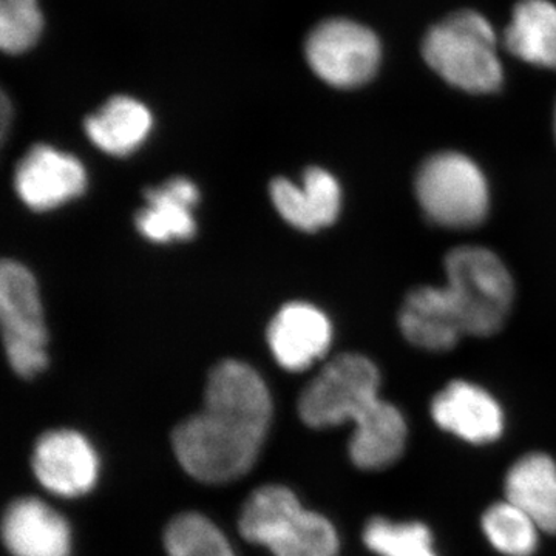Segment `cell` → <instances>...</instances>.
Segmentation results:
<instances>
[{"label":"cell","mask_w":556,"mask_h":556,"mask_svg":"<svg viewBox=\"0 0 556 556\" xmlns=\"http://www.w3.org/2000/svg\"><path fill=\"white\" fill-rule=\"evenodd\" d=\"M379 388V369L372 361L357 353L340 354L300 394V419L316 430L351 422V452H380L396 441L405 419L399 408L380 399Z\"/></svg>","instance_id":"7a4b0ae2"},{"label":"cell","mask_w":556,"mask_h":556,"mask_svg":"<svg viewBox=\"0 0 556 556\" xmlns=\"http://www.w3.org/2000/svg\"><path fill=\"white\" fill-rule=\"evenodd\" d=\"M3 547L11 556H72L73 533L56 508L36 496H20L0 522Z\"/></svg>","instance_id":"8fae6325"},{"label":"cell","mask_w":556,"mask_h":556,"mask_svg":"<svg viewBox=\"0 0 556 556\" xmlns=\"http://www.w3.org/2000/svg\"><path fill=\"white\" fill-rule=\"evenodd\" d=\"M504 46L518 60L556 70V5L551 0H521L504 33Z\"/></svg>","instance_id":"d6986e66"},{"label":"cell","mask_w":556,"mask_h":556,"mask_svg":"<svg viewBox=\"0 0 556 556\" xmlns=\"http://www.w3.org/2000/svg\"><path fill=\"white\" fill-rule=\"evenodd\" d=\"M269 388L251 365L223 361L211 369L203 408L172 431V450L190 478L225 485L257 464L273 422Z\"/></svg>","instance_id":"6da1fadb"},{"label":"cell","mask_w":556,"mask_h":556,"mask_svg":"<svg viewBox=\"0 0 556 556\" xmlns=\"http://www.w3.org/2000/svg\"><path fill=\"white\" fill-rule=\"evenodd\" d=\"M199 201L200 190L188 178H172L146 190V206L135 218L138 232L153 243L192 239L197 232L193 208Z\"/></svg>","instance_id":"2e32d148"},{"label":"cell","mask_w":556,"mask_h":556,"mask_svg":"<svg viewBox=\"0 0 556 556\" xmlns=\"http://www.w3.org/2000/svg\"><path fill=\"white\" fill-rule=\"evenodd\" d=\"M445 273L450 295L466 336L496 334L506 324L515 298L514 280L495 252L460 247L448 252Z\"/></svg>","instance_id":"5b68a950"},{"label":"cell","mask_w":556,"mask_h":556,"mask_svg":"<svg viewBox=\"0 0 556 556\" xmlns=\"http://www.w3.org/2000/svg\"><path fill=\"white\" fill-rule=\"evenodd\" d=\"M422 56L445 83L467 93H495L503 86L496 33L477 11H459L433 25Z\"/></svg>","instance_id":"277c9868"},{"label":"cell","mask_w":556,"mask_h":556,"mask_svg":"<svg viewBox=\"0 0 556 556\" xmlns=\"http://www.w3.org/2000/svg\"><path fill=\"white\" fill-rule=\"evenodd\" d=\"M43 28L38 0H0V47L5 53L30 50Z\"/></svg>","instance_id":"603a6c76"},{"label":"cell","mask_w":556,"mask_h":556,"mask_svg":"<svg viewBox=\"0 0 556 556\" xmlns=\"http://www.w3.org/2000/svg\"><path fill=\"white\" fill-rule=\"evenodd\" d=\"M0 324L11 369L22 379L36 378L49 365V336L38 283L14 260H3L0 266Z\"/></svg>","instance_id":"52a82bcc"},{"label":"cell","mask_w":556,"mask_h":556,"mask_svg":"<svg viewBox=\"0 0 556 556\" xmlns=\"http://www.w3.org/2000/svg\"><path fill=\"white\" fill-rule=\"evenodd\" d=\"M239 532L273 556H338L340 540L332 522L308 510L283 484H266L241 506Z\"/></svg>","instance_id":"3957f363"},{"label":"cell","mask_w":556,"mask_h":556,"mask_svg":"<svg viewBox=\"0 0 556 556\" xmlns=\"http://www.w3.org/2000/svg\"><path fill=\"white\" fill-rule=\"evenodd\" d=\"M87 188L83 163L70 153L38 144L17 164L14 189L25 206L51 211L78 199Z\"/></svg>","instance_id":"30bf717a"},{"label":"cell","mask_w":556,"mask_h":556,"mask_svg":"<svg viewBox=\"0 0 556 556\" xmlns=\"http://www.w3.org/2000/svg\"><path fill=\"white\" fill-rule=\"evenodd\" d=\"M482 529L490 544L506 556L533 555L541 532L533 519L508 500L485 511Z\"/></svg>","instance_id":"44dd1931"},{"label":"cell","mask_w":556,"mask_h":556,"mask_svg":"<svg viewBox=\"0 0 556 556\" xmlns=\"http://www.w3.org/2000/svg\"><path fill=\"white\" fill-rule=\"evenodd\" d=\"M153 127L150 110L130 97H115L86 119V134L102 152L126 156L144 144Z\"/></svg>","instance_id":"e0dca14e"},{"label":"cell","mask_w":556,"mask_h":556,"mask_svg":"<svg viewBox=\"0 0 556 556\" xmlns=\"http://www.w3.org/2000/svg\"><path fill=\"white\" fill-rule=\"evenodd\" d=\"M506 493L541 532L556 535V464L551 457L532 453L519 459L508 471Z\"/></svg>","instance_id":"ac0fdd59"},{"label":"cell","mask_w":556,"mask_h":556,"mask_svg":"<svg viewBox=\"0 0 556 556\" xmlns=\"http://www.w3.org/2000/svg\"><path fill=\"white\" fill-rule=\"evenodd\" d=\"M555 135H556V109H555Z\"/></svg>","instance_id":"cb8c5ba5"},{"label":"cell","mask_w":556,"mask_h":556,"mask_svg":"<svg viewBox=\"0 0 556 556\" xmlns=\"http://www.w3.org/2000/svg\"><path fill=\"white\" fill-rule=\"evenodd\" d=\"M415 192L427 217L442 228H475L489 214L484 174L463 153L441 152L424 161L417 170Z\"/></svg>","instance_id":"8992f818"},{"label":"cell","mask_w":556,"mask_h":556,"mask_svg":"<svg viewBox=\"0 0 556 556\" xmlns=\"http://www.w3.org/2000/svg\"><path fill=\"white\" fill-rule=\"evenodd\" d=\"M431 416L442 430L470 444H489L504 431V413L496 399L464 380L448 383L437 394Z\"/></svg>","instance_id":"4fadbf2b"},{"label":"cell","mask_w":556,"mask_h":556,"mask_svg":"<svg viewBox=\"0 0 556 556\" xmlns=\"http://www.w3.org/2000/svg\"><path fill=\"white\" fill-rule=\"evenodd\" d=\"M314 73L334 89H357L375 78L382 62V43L358 22L336 17L318 24L305 46Z\"/></svg>","instance_id":"ba28073f"},{"label":"cell","mask_w":556,"mask_h":556,"mask_svg":"<svg viewBox=\"0 0 556 556\" xmlns=\"http://www.w3.org/2000/svg\"><path fill=\"white\" fill-rule=\"evenodd\" d=\"M30 466L36 481L51 495H89L98 485L101 457L90 439L72 428H54L40 434L33 447Z\"/></svg>","instance_id":"9c48e42d"},{"label":"cell","mask_w":556,"mask_h":556,"mask_svg":"<svg viewBox=\"0 0 556 556\" xmlns=\"http://www.w3.org/2000/svg\"><path fill=\"white\" fill-rule=\"evenodd\" d=\"M167 556H237L226 533L200 511H181L164 527Z\"/></svg>","instance_id":"ffe728a7"},{"label":"cell","mask_w":556,"mask_h":556,"mask_svg":"<svg viewBox=\"0 0 556 556\" xmlns=\"http://www.w3.org/2000/svg\"><path fill=\"white\" fill-rule=\"evenodd\" d=\"M364 543L378 556H439L430 530L420 522L369 519L364 530Z\"/></svg>","instance_id":"7402d4cb"},{"label":"cell","mask_w":556,"mask_h":556,"mask_svg":"<svg viewBox=\"0 0 556 556\" xmlns=\"http://www.w3.org/2000/svg\"><path fill=\"white\" fill-rule=\"evenodd\" d=\"M331 340V321L309 303H288L268 328V343L277 364L292 372L313 367L327 354Z\"/></svg>","instance_id":"7c38bea8"},{"label":"cell","mask_w":556,"mask_h":556,"mask_svg":"<svg viewBox=\"0 0 556 556\" xmlns=\"http://www.w3.org/2000/svg\"><path fill=\"white\" fill-rule=\"evenodd\" d=\"M399 327L409 343L433 353L452 350L466 336L445 287L413 289L399 313Z\"/></svg>","instance_id":"9a60e30c"},{"label":"cell","mask_w":556,"mask_h":556,"mask_svg":"<svg viewBox=\"0 0 556 556\" xmlns=\"http://www.w3.org/2000/svg\"><path fill=\"white\" fill-rule=\"evenodd\" d=\"M270 200L289 225L303 232L334 225L342 207V190L334 175L321 167H309L302 185L278 177L269 186Z\"/></svg>","instance_id":"5bb4252c"}]
</instances>
